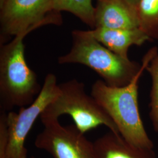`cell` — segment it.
Instances as JSON below:
<instances>
[{"mask_svg": "<svg viewBox=\"0 0 158 158\" xmlns=\"http://www.w3.org/2000/svg\"><path fill=\"white\" fill-rule=\"evenodd\" d=\"M158 54L156 46L148 51L143 57L139 73L130 84L123 87H112L102 80H98L91 89V96L113 120L119 135L130 144L146 149H153L154 144L142 120L138 104V87L142 74Z\"/></svg>", "mask_w": 158, "mask_h": 158, "instance_id": "6da1fadb", "label": "cell"}, {"mask_svg": "<svg viewBox=\"0 0 158 158\" xmlns=\"http://www.w3.org/2000/svg\"><path fill=\"white\" fill-rule=\"evenodd\" d=\"M31 31L14 36L0 48V110L32 104L42 90L37 75L30 69L25 57L24 38Z\"/></svg>", "mask_w": 158, "mask_h": 158, "instance_id": "7a4b0ae2", "label": "cell"}, {"mask_svg": "<svg viewBox=\"0 0 158 158\" xmlns=\"http://www.w3.org/2000/svg\"><path fill=\"white\" fill-rule=\"evenodd\" d=\"M72 37V48L68 53L59 57V64L85 65L112 87H123L130 84L141 69V64L110 51L97 41L89 30H74Z\"/></svg>", "mask_w": 158, "mask_h": 158, "instance_id": "3957f363", "label": "cell"}, {"mask_svg": "<svg viewBox=\"0 0 158 158\" xmlns=\"http://www.w3.org/2000/svg\"><path fill=\"white\" fill-rule=\"evenodd\" d=\"M69 115L75 126L83 134L105 125L113 133L119 135L113 120L97 103L95 99L85 91L84 83L72 79L59 85V93L47 106L40 118L42 124L59 120L60 116Z\"/></svg>", "mask_w": 158, "mask_h": 158, "instance_id": "277c9868", "label": "cell"}, {"mask_svg": "<svg viewBox=\"0 0 158 158\" xmlns=\"http://www.w3.org/2000/svg\"><path fill=\"white\" fill-rule=\"evenodd\" d=\"M53 0H0L1 45L7 38L49 24L62 23L53 10Z\"/></svg>", "mask_w": 158, "mask_h": 158, "instance_id": "5b68a950", "label": "cell"}, {"mask_svg": "<svg viewBox=\"0 0 158 158\" xmlns=\"http://www.w3.org/2000/svg\"><path fill=\"white\" fill-rule=\"evenodd\" d=\"M59 93V85L54 74L46 75L42 90L34 102L20 108L19 112L6 113L9 143L6 158H27L25 142L35 121Z\"/></svg>", "mask_w": 158, "mask_h": 158, "instance_id": "8992f818", "label": "cell"}, {"mask_svg": "<svg viewBox=\"0 0 158 158\" xmlns=\"http://www.w3.org/2000/svg\"><path fill=\"white\" fill-rule=\"evenodd\" d=\"M35 145L53 158H96L94 142H91L75 125L63 126L59 120L44 123Z\"/></svg>", "mask_w": 158, "mask_h": 158, "instance_id": "52a82bcc", "label": "cell"}, {"mask_svg": "<svg viewBox=\"0 0 158 158\" xmlns=\"http://www.w3.org/2000/svg\"><path fill=\"white\" fill-rule=\"evenodd\" d=\"M139 28L135 8L125 0H96L94 28Z\"/></svg>", "mask_w": 158, "mask_h": 158, "instance_id": "ba28073f", "label": "cell"}, {"mask_svg": "<svg viewBox=\"0 0 158 158\" xmlns=\"http://www.w3.org/2000/svg\"><path fill=\"white\" fill-rule=\"evenodd\" d=\"M91 35L102 45L120 56L128 57L132 46H141L151 39L139 28L108 29L96 28L89 30Z\"/></svg>", "mask_w": 158, "mask_h": 158, "instance_id": "9c48e42d", "label": "cell"}, {"mask_svg": "<svg viewBox=\"0 0 158 158\" xmlns=\"http://www.w3.org/2000/svg\"><path fill=\"white\" fill-rule=\"evenodd\" d=\"M96 158H155L153 149L135 147L110 131L94 142Z\"/></svg>", "mask_w": 158, "mask_h": 158, "instance_id": "30bf717a", "label": "cell"}, {"mask_svg": "<svg viewBox=\"0 0 158 158\" xmlns=\"http://www.w3.org/2000/svg\"><path fill=\"white\" fill-rule=\"evenodd\" d=\"M135 10L139 28L151 40H158V0H139Z\"/></svg>", "mask_w": 158, "mask_h": 158, "instance_id": "8fae6325", "label": "cell"}, {"mask_svg": "<svg viewBox=\"0 0 158 158\" xmlns=\"http://www.w3.org/2000/svg\"><path fill=\"white\" fill-rule=\"evenodd\" d=\"M53 10L57 12H69L94 28V6L92 0H53Z\"/></svg>", "mask_w": 158, "mask_h": 158, "instance_id": "7c38bea8", "label": "cell"}, {"mask_svg": "<svg viewBox=\"0 0 158 158\" xmlns=\"http://www.w3.org/2000/svg\"><path fill=\"white\" fill-rule=\"evenodd\" d=\"M146 70L151 77L152 85L150 93L149 117L153 128L158 132V54L151 60Z\"/></svg>", "mask_w": 158, "mask_h": 158, "instance_id": "4fadbf2b", "label": "cell"}, {"mask_svg": "<svg viewBox=\"0 0 158 158\" xmlns=\"http://www.w3.org/2000/svg\"><path fill=\"white\" fill-rule=\"evenodd\" d=\"M6 112L1 111L0 114V158H6L9 143L8 130L6 124Z\"/></svg>", "mask_w": 158, "mask_h": 158, "instance_id": "5bb4252c", "label": "cell"}, {"mask_svg": "<svg viewBox=\"0 0 158 158\" xmlns=\"http://www.w3.org/2000/svg\"><path fill=\"white\" fill-rule=\"evenodd\" d=\"M128 3H129L130 5H131L135 8L136 5L139 0H125Z\"/></svg>", "mask_w": 158, "mask_h": 158, "instance_id": "9a60e30c", "label": "cell"}, {"mask_svg": "<svg viewBox=\"0 0 158 158\" xmlns=\"http://www.w3.org/2000/svg\"><path fill=\"white\" fill-rule=\"evenodd\" d=\"M34 158V157H32V158Z\"/></svg>", "mask_w": 158, "mask_h": 158, "instance_id": "2e32d148", "label": "cell"}]
</instances>
